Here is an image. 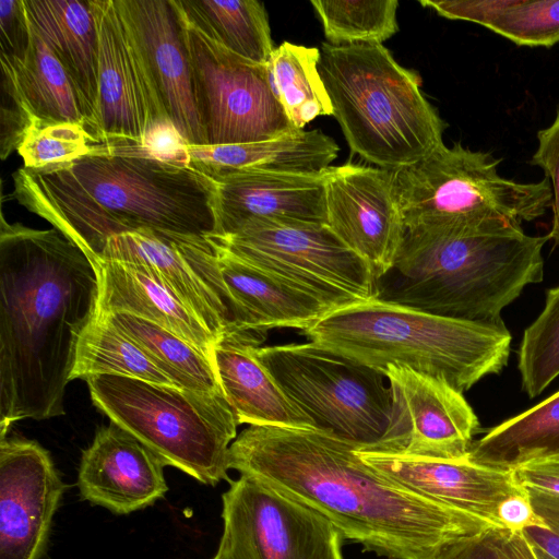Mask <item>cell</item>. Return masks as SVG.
Instances as JSON below:
<instances>
[{
    "label": "cell",
    "instance_id": "1",
    "mask_svg": "<svg viewBox=\"0 0 559 559\" xmlns=\"http://www.w3.org/2000/svg\"><path fill=\"white\" fill-rule=\"evenodd\" d=\"M360 448L321 429L248 426L229 467L320 513L344 540L386 559H430L488 523L382 476Z\"/></svg>",
    "mask_w": 559,
    "mask_h": 559
},
{
    "label": "cell",
    "instance_id": "2",
    "mask_svg": "<svg viewBox=\"0 0 559 559\" xmlns=\"http://www.w3.org/2000/svg\"><path fill=\"white\" fill-rule=\"evenodd\" d=\"M93 261L56 228L1 217L0 438L17 420L64 414L78 342L95 317Z\"/></svg>",
    "mask_w": 559,
    "mask_h": 559
},
{
    "label": "cell",
    "instance_id": "3",
    "mask_svg": "<svg viewBox=\"0 0 559 559\" xmlns=\"http://www.w3.org/2000/svg\"><path fill=\"white\" fill-rule=\"evenodd\" d=\"M13 197L78 245L91 260L109 238L132 231L209 238L214 185L191 165L93 153L51 170L20 168Z\"/></svg>",
    "mask_w": 559,
    "mask_h": 559
},
{
    "label": "cell",
    "instance_id": "4",
    "mask_svg": "<svg viewBox=\"0 0 559 559\" xmlns=\"http://www.w3.org/2000/svg\"><path fill=\"white\" fill-rule=\"evenodd\" d=\"M547 240L501 217L407 228L392 269L377 280L378 298L452 319L502 322V310L543 281Z\"/></svg>",
    "mask_w": 559,
    "mask_h": 559
},
{
    "label": "cell",
    "instance_id": "5",
    "mask_svg": "<svg viewBox=\"0 0 559 559\" xmlns=\"http://www.w3.org/2000/svg\"><path fill=\"white\" fill-rule=\"evenodd\" d=\"M308 342L381 373L408 367L460 392L508 364L502 322L441 317L379 298L334 310L301 331Z\"/></svg>",
    "mask_w": 559,
    "mask_h": 559
},
{
    "label": "cell",
    "instance_id": "6",
    "mask_svg": "<svg viewBox=\"0 0 559 559\" xmlns=\"http://www.w3.org/2000/svg\"><path fill=\"white\" fill-rule=\"evenodd\" d=\"M318 70L350 151L368 163L395 170L444 145L447 123L421 93L420 75L382 44L324 43Z\"/></svg>",
    "mask_w": 559,
    "mask_h": 559
},
{
    "label": "cell",
    "instance_id": "7",
    "mask_svg": "<svg viewBox=\"0 0 559 559\" xmlns=\"http://www.w3.org/2000/svg\"><path fill=\"white\" fill-rule=\"evenodd\" d=\"M94 406L173 466L201 484L228 477L239 425L223 392L206 393L126 376L84 380Z\"/></svg>",
    "mask_w": 559,
    "mask_h": 559
},
{
    "label": "cell",
    "instance_id": "8",
    "mask_svg": "<svg viewBox=\"0 0 559 559\" xmlns=\"http://www.w3.org/2000/svg\"><path fill=\"white\" fill-rule=\"evenodd\" d=\"M501 159L472 151L460 142L445 144L425 158L392 170L405 228L501 217L533 222L551 207L548 178L519 182L500 176Z\"/></svg>",
    "mask_w": 559,
    "mask_h": 559
},
{
    "label": "cell",
    "instance_id": "9",
    "mask_svg": "<svg viewBox=\"0 0 559 559\" xmlns=\"http://www.w3.org/2000/svg\"><path fill=\"white\" fill-rule=\"evenodd\" d=\"M257 357L314 423L366 451H377L391 416L385 376L311 342L260 346Z\"/></svg>",
    "mask_w": 559,
    "mask_h": 559
},
{
    "label": "cell",
    "instance_id": "10",
    "mask_svg": "<svg viewBox=\"0 0 559 559\" xmlns=\"http://www.w3.org/2000/svg\"><path fill=\"white\" fill-rule=\"evenodd\" d=\"M207 239L311 294L333 310L378 298L371 266L326 224L252 219L231 235Z\"/></svg>",
    "mask_w": 559,
    "mask_h": 559
},
{
    "label": "cell",
    "instance_id": "11",
    "mask_svg": "<svg viewBox=\"0 0 559 559\" xmlns=\"http://www.w3.org/2000/svg\"><path fill=\"white\" fill-rule=\"evenodd\" d=\"M207 145L267 141L296 129L274 92L267 64L226 49L175 0Z\"/></svg>",
    "mask_w": 559,
    "mask_h": 559
},
{
    "label": "cell",
    "instance_id": "12",
    "mask_svg": "<svg viewBox=\"0 0 559 559\" xmlns=\"http://www.w3.org/2000/svg\"><path fill=\"white\" fill-rule=\"evenodd\" d=\"M212 559H344L343 537L320 513L243 475L222 495Z\"/></svg>",
    "mask_w": 559,
    "mask_h": 559
},
{
    "label": "cell",
    "instance_id": "13",
    "mask_svg": "<svg viewBox=\"0 0 559 559\" xmlns=\"http://www.w3.org/2000/svg\"><path fill=\"white\" fill-rule=\"evenodd\" d=\"M98 45L99 142L142 143L171 121L126 0H88Z\"/></svg>",
    "mask_w": 559,
    "mask_h": 559
},
{
    "label": "cell",
    "instance_id": "14",
    "mask_svg": "<svg viewBox=\"0 0 559 559\" xmlns=\"http://www.w3.org/2000/svg\"><path fill=\"white\" fill-rule=\"evenodd\" d=\"M97 258L141 270L165 286L214 336L240 331L207 238L139 230L108 239Z\"/></svg>",
    "mask_w": 559,
    "mask_h": 559
},
{
    "label": "cell",
    "instance_id": "15",
    "mask_svg": "<svg viewBox=\"0 0 559 559\" xmlns=\"http://www.w3.org/2000/svg\"><path fill=\"white\" fill-rule=\"evenodd\" d=\"M383 374L391 416L377 452L445 460L468 455L479 421L462 392L408 367L390 365Z\"/></svg>",
    "mask_w": 559,
    "mask_h": 559
},
{
    "label": "cell",
    "instance_id": "16",
    "mask_svg": "<svg viewBox=\"0 0 559 559\" xmlns=\"http://www.w3.org/2000/svg\"><path fill=\"white\" fill-rule=\"evenodd\" d=\"M325 212L326 225L371 266L377 280L392 269L406 230L392 170L330 166Z\"/></svg>",
    "mask_w": 559,
    "mask_h": 559
},
{
    "label": "cell",
    "instance_id": "17",
    "mask_svg": "<svg viewBox=\"0 0 559 559\" xmlns=\"http://www.w3.org/2000/svg\"><path fill=\"white\" fill-rule=\"evenodd\" d=\"M359 457L382 476L430 500L492 527L507 528L510 506L527 496L513 471L474 462L357 450Z\"/></svg>",
    "mask_w": 559,
    "mask_h": 559
},
{
    "label": "cell",
    "instance_id": "18",
    "mask_svg": "<svg viewBox=\"0 0 559 559\" xmlns=\"http://www.w3.org/2000/svg\"><path fill=\"white\" fill-rule=\"evenodd\" d=\"M64 489L37 441L0 438V559H43Z\"/></svg>",
    "mask_w": 559,
    "mask_h": 559
},
{
    "label": "cell",
    "instance_id": "19",
    "mask_svg": "<svg viewBox=\"0 0 559 559\" xmlns=\"http://www.w3.org/2000/svg\"><path fill=\"white\" fill-rule=\"evenodd\" d=\"M165 466L144 443L110 421L83 450L76 485L84 500L124 515L164 498Z\"/></svg>",
    "mask_w": 559,
    "mask_h": 559
},
{
    "label": "cell",
    "instance_id": "20",
    "mask_svg": "<svg viewBox=\"0 0 559 559\" xmlns=\"http://www.w3.org/2000/svg\"><path fill=\"white\" fill-rule=\"evenodd\" d=\"M318 173L236 170L207 175L214 185L213 236L236 233L252 219L326 224L325 180Z\"/></svg>",
    "mask_w": 559,
    "mask_h": 559
},
{
    "label": "cell",
    "instance_id": "21",
    "mask_svg": "<svg viewBox=\"0 0 559 559\" xmlns=\"http://www.w3.org/2000/svg\"><path fill=\"white\" fill-rule=\"evenodd\" d=\"M166 110L189 145H207L175 0H126Z\"/></svg>",
    "mask_w": 559,
    "mask_h": 559
},
{
    "label": "cell",
    "instance_id": "22",
    "mask_svg": "<svg viewBox=\"0 0 559 559\" xmlns=\"http://www.w3.org/2000/svg\"><path fill=\"white\" fill-rule=\"evenodd\" d=\"M265 338V333L233 332L212 348L211 364L239 425L317 429L257 357Z\"/></svg>",
    "mask_w": 559,
    "mask_h": 559
},
{
    "label": "cell",
    "instance_id": "23",
    "mask_svg": "<svg viewBox=\"0 0 559 559\" xmlns=\"http://www.w3.org/2000/svg\"><path fill=\"white\" fill-rule=\"evenodd\" d=\"M213 247L240 331L265 334L273 329L304 331L334 311L289 282Z\"/></svg>",
    "mask_w": 559,
    "mask_h": 559
},
{
    "label": "cell",
    "instance_id": "24",
    "mask_svg": "<svg viewBox=\"0 0 559 559\" xmlns=\"http://www.w3.org/2000/svg\"><path fill=\"white\" fill-rule=\"evenodd\" d=\"M24 3L31 22L69 75L86 128L99 142L98 45L90 1L24 0Z\"/></svg>",
    "mask_w": 559,
    "mask_h": 559
},
{
    "label": "cell",
    "instance_id": "25",
    "mask_svg": "<svg viewBox=\"0 0 559 559\" xmlns=\"http://www.w3.org/2000/svg\"><path fill=\"white\" fill-rule=\"evenodd\" d=\"M97 311L127 312L158 324L197 347L211 361L216 340L158 281L133 266L100 258Z\"/></svg>",
    "mask_w": 559,
    "mask_h": 559
},
{
    "label": "cell",
    "instance_id": "26",
    "mask_svg": "<svg viewBox=\"0 0 559 559\" xmlns=\"http://www.w3.org/2000/svg\"><path fill=\"white\" fill-rule=\"evenodd\" d=\"M338 150L331 136L314 129L251 143L188 144L185 154L188 164L205 175L236 170L308 174L330 167Z\"/></svg>",
    "mask_w": 559,
    "mask_h": 559
},
{
    "label": "cell",
    "instance_id": "27",
    "mask_svg": "<svg viewBox=\"0 0 559 559\" xmlns=\"http://www.w3.org/2000/svg\"><path fill=\"white\" fill-rule=\"evenodd\" d=\"M31 33L29 48L23 59L1 55V76L12 85L33 118L86 127L64 68L32 22Z\"/></svg>",
    "mask_w": 559,
    "mask_h": 559
},
{
    "label": "cell",
    "instance_id": "28",
    "mask_svg": "<svg viewBox=\"0 0 559 559\" xmlns=\"http://www.w3.org/2000/svg\"><path fill=\"white\" fill-rule=\"evenodd\" d=\"M449 20L479 24L518 46L559 44V0H421Z\"/></svg>",
    "mask_w": 559,
    "mask_h": 559
},
{
    "label": "cell",
    "instance_id": "29",
    "mask_svg": "<svg viewBox=\"0 0 559 559\" xmlns=\"http://www.w3.org/2000/svg\"><path fill=\"white\" fill-rule=\"evenodd\" d=\"M468 456L476 463L510 471L559 457V391L490 429L473 442Z\"/></svg>",
    "mask_w": 559,
    "mask_h": 559
},
{
    "label": "cell",
    "instance_id": "30",
    "mask_svg": "<svg viewBox=\"0 0 559 559\" xmlns=\"http://www.w3.org/2000/svg\"><path fill=\"white\" fill-rule=\"evenodd\" d=\"M131 338L177 386L223 392L206 356L171 331L127 312H100Z\"/></svg>",
    "mask_w": 559,
    "mask_h": 559
},
{
    "label": "cell",
    "instance_id": "31",
    "mask_svg": "<svg viewBox=\"0 0 559 559\" xmlns=\"http://www.w3.org/2000/svg\"><path fill=\"white\" fill-rule=\"evenodd\" d=\"M319 60L320 49L283 41L267 63L276 97L296 130L319 116L333 115Z\"/></svg>",
    "mask_w": 559,
    "mask_h": 559
},
{
    "label": "cell",
    "instance_id": "32",
    "mask_svg": "<svg viewBox=\"0 0 559 559\" xmlns=\"http://www.w3.org/2000/svg\"><path fill=\"white\" fill-rule=\"evenodd\" d=\"M183 8L226 49L257 64L274 51L267 13L257 0H181Z\"/></svg>",
    "mask_w": 559,
    "mask_h": 559
},
{
    "label": "cell",
    "instance_id": "33",
    "mask_svg": "<svg viewBox=\"0 0 559 559\" xmlns=\"http://www.w3.org/2000/svg\"><path fill=\"white\" fill-rule=\"evenodd\" d=\"M95 374L176 385L131 338L97 311L78 342L70 381Z\"/></svg>",
    "mask_w": 559,
    "mask_h": 559
},
{
    "label": "cell",
    "instance_id": "34",
    "mask_svg": "<svg viewBox=\"0 0 559 559\" xmlns=\"http://www.w3.org/2000/svg\"><path fill=\"white\" fill-rule=\"evenodd\" d=\"M331 45L381 44L399 31L396 0H312Z\"/></svg>",
    "mask_w": 559,
    "mask_h": 559
},
{
    "label": "cell",
    "instance_id": "35",
    "mask_svg": "<svg viewBox=\"0 0 559 559\" xmlns=\"http://www.w3.org/2000/svg\"><path fill=\"white\" fill-rule=\"evenodd\" d=\"M518 354L522 389L536 397L559 376V286L548 289L545 307L524 331Z\"/></svg>",
    "mask_w": 559,
    "mask_h": 559
},
{
    "label": "cell",
    "instance_id": "36",
    "mask_svg": "<svg viewBox=\"0 0 559 559\" xmlns=\"http://www.w3.org/2000/svg\"><path fill=\"white\" fill-rule=\"evenodd\" d=\"M98 143L84 124L34 118L17 152L23 167L51 170L91 155Z\"/></svg>",
    "mask_w": 559,
    "mask_h": 559
},
{
    "label": "cell",
    "instance_id": "37",
    "mask_svg": "<svg viewBox=\"0 0 559 559\" xmlns=\"http://www.w3.org/2000/svg\"><path fill=\"white\" fill-rule=\"evenodd\" d=\"M539 524L522 528L526 539L559 559V496L525 488Z\"/></svg>",
    "mask_w": 559,
    "mask_h": 559
},
{
    "label": "cell",
    "instance_id": "38",
    "mask_svg": "<svg viewBox=\"0 0 559 559\" xmlns=\"http://www.w3.org/2000/svg\"><path fill=\"white\" fill-rule=\"evenodd\" d=\"M537 148L530 164L542 168L552 190V223L547 237L559 246V105L554 121L537 132Z\"/></svg>",
    "mask_w": 559,
    "mask_h": 559
},
{
    "label": "cell",
    "instance_id": "39",
    "mask_svg": "<svg viewBox=\"0 0 559 559\" xmlns=\"http://www.w3.org/2000/svg\"><path fill=\"white\" fill-rule=\"evenodd\" d=\"M0 55L23 59L31 44V22L24 0L0 1Z\"/></svg>",
    "mask_w": 559,
    "mask_h": 559
},
{
    "label": "cell",
    "instance_id": "40",
    "mask_svg": "<svg viewBox=\"0 0 559 559\" xmlns=\"http://www.w3.org/2000/svg\"><path fill=\"white\" fill-rule=\"evenodd\" d=\"M0 156L5 159L17 151L33 117L28 114L12 85L1 79Z\"/></svg>",
    "mask_w": 559,
    "mask_h": 559
},
{
    "label": "cell",
    "instance_id": "41",
    "mask_svg": "<svg viewBox=\"0 0 559 559\" xmlns=\"http://www.w3.org/2000/svg\"><path fill=\"white\" fill-rule=\"evenodd\" d=\"M496 528L449 543L430 559H497Z\"/></svg>",
    "mask_w": 559,
    "mask_h": 559
},
{
    "label": "cell",
    "instance_id": "42",
    "mask_svg": "<svg viewBox=\"0 0 559 559\" xmlns=\"http://www.w3.org/2000/svg\"><path fill=\"white\" fill-rule=\"evenodd\" d=\"M512 471L524 488L559 496V457L528 462Z\"/></svg>",
    "mask_w": 559,
    "mask_h": 559
},
{
    "label": "cell",
    "instance_id": "43",
    "mask_svg": "<svg viewBox=\"0 0 559 559\" xmlns=\"http://www.w3.org/2000/svg\"><path fill=\"white\" fill-rule=\"evenodd\" d=\"M497 559H536L521 530L496 528Z\"/></svg>",
    "mask_w": 559,
    "mask_h": 559
},
{
    "label": "cell",
    "instance_id": "44",
    "mask_svg": "<svg viewBox=\"0 0 559 559\" xmlns=\"http://www.w3.org/2000/svg\"><path fill=\"white\" fill-rule=\"evenodd\" d=\"M531 546H532L533 551H534V554L536 556V559H555L551 556H549L548 554H546L544 550H542L540 548H538V547H536V546H534L532 544H531Z\"/></svg>",
    "mask_w": 559,
    "mask_h": 559
}]
</instances>
